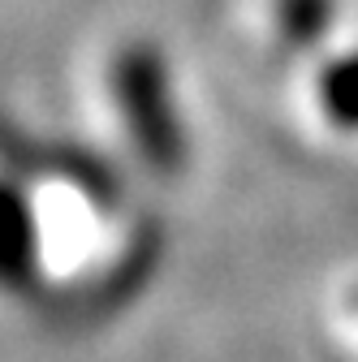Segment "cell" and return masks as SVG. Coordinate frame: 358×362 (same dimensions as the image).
Here are the masks:
<instances>
[{
    "mask_svg": "<svg viewBox=\"0 0 358 362\" xmlns=\"http://www.w3.org/2000/svg\"><path fill=\"white\" fill-rule=\"evenodd\" d=\"M350 306H354V315H358V289H354V293H350Z\"/></svg>",
    "mask_w": 358,
    "mask_h": 362,
    "instance_id": "277c9868",
    "label": "cell"
},
{
    "mask_svg": "<svg viewBox=\"0 0 358 362\" xmlns=\"http://www.w3.org/2000/svg\"><path fill=\"white\" fill-rule=\"evenodd\" d=\"M337 0H272V30L285 52H311L320 48L333 30Z\"/></svg>",
    "mask_w": 358,
    "mask_h": 362,
    "instance_id": "3957f363",
    "label": "cell"
},
{
    "mask_svg": "<svg viewBox=\"0 0 358 362\" xmlns=\"http://www.w3.org/2000/svg\"><path fill=\"white\" fill-rule=\"evenodd\" d=\"M108 90L112 108L125 129L129 147L143 156V164L160 177L182 173L186 164V129L168 95V69L156 43L129 39L108 61Z\"/></svg>",
    "mask_w": 358,
    "mask_h": 362,
    "instance_id": "6da1fadb",
    "label": "cell"
},
{
    "mask_svg": "<svg viewBox=\"0 0 358 362\" xmlns=\"http://www.w3.org/2000/svg\"><path fill=\"white\" fill-rule=\"evenodd\" d=\"M316 104L328 125L341 134H358V48L337 52L316 78Z\"/></svg>",
    "mask_w": 358,
    "mask_h": 362,
    "instance_id": "7a4b0ae2",
    "label": "cell"
}]
</instances>
